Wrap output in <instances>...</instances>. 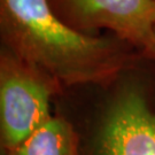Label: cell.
<instances>
[{
  "mask_svg": "<svg viewBox=\"0 0 155 155\" xmlns=\"http://www.w3.org/2000/svg\"><path fill=\"white\" fill-rule=\"evenodd\" d=\"M0 29L9 52L60 85L106 84L130 61L121 44L62 21L48 0H0Z\"/></svg>",
  "mask_w": 155,
  "mask_h": 155,
  "instance_id": "obj_1",
  "label": "cell"
},
{
  "mask_svg": "<svg viewBox=\"0 0 155 155\" xmlns=\"http://www.w3.org/2000/svg\"><path fill=\"white\" fill-rule=\"evenodd\" d=\"M60 84L9 51L0 56V130L5 152L14 150L50 120Z\"/></svg>",
  "mask_w": 155,
  "mask_h": 155,
  "instance_id": "obj_2",
  "label": "cell"
},
{
  "mask_svg": "<svg viewBox=\"0 0 155 155\" xmlns=\"http://www.w3.org/2000/svg\"><path fill=\"white\" fill-rule=\"evenodd\" d=\"M66 22L79 30L106 28L155 59V0H58Z\"/></svg>",
  "mask_w": 155,
  "mask_h": 155,
  "instance_id": "obj_3",
  "label": "cell"
},
{
  "mask_svg": "<svg viewBox=\"0 0 155 155\" xmlns=\"http://www.w3.org/2000/svg\"><path fill=\"white\" fill-rule=\"evenodd\" d=\"M93 155H155V110L138 86L127 85L111 99Z\"/></svg>",
  "mask_w": 155,
  "mask_h": 155,
  "instance_id": "obj_4",
  "label": "cell"
},
{
  "mask_svg": "<svg viewBox=\"0 0 155 155\" xmlns=\"http://www.w3.org/2000/svg\"><path fill=\"white\" fill-rule=\"evenodd\" d=\"M6 155H77V137L64 118L52 116L22 144Z\"/></svg>",
  "mask_w": 155,
  "mask_h": 155,
  "instance_id": "obj_5",
  "label": "cell"
},
{
  "mask_svg": "<svg viewBox=\"0 0 155 155\" xmlns=\"http://www.w3.org/2000/svg\"><path fill=\"white\" fill-rule=\"evenodd\" d=\"M154 32H155V30H154Z\"/></svg>",
  "mask_w": 155,
  "mask_h": 155,
  "instance_id": "obj_6",
  "label": "cell"
}]
</instances>
